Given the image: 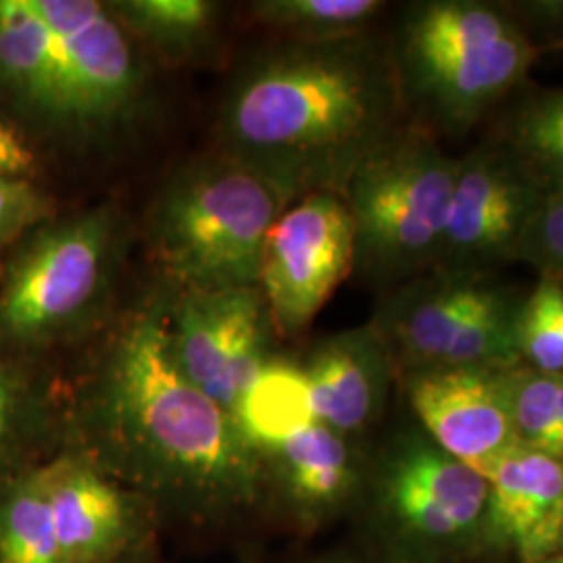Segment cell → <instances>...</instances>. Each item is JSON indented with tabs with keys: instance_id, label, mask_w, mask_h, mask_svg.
Here are the masks:
<instances>
[{
	"instance_id": "1",
	"label": "cell",
	"mask_w": 563,
	"mask_h": 563,
	"mask_svg": "<svg viewBox=\"0 0 563 563\" xmlns=\"http://www.w3.org/2000/svg\"><path fill=\"white\" fill-rule=\"evenodd\" d=\"M169 302H139L102 342L65 407V446L139 495L162 528L228 534L269 514L262 453L181 374Z\"/></svg>"
},
{
	"instance_id": "2",
	"label": "cell",
	"mask_w": 563,
	"mask_h": 563,
	"mask_svg": "<svg viewBox=\"0 0 563 563\" xmlns=\"http://www.w3.org/2000/svg\"><path fill=\"white\" fill-rule=\"evenodd\" d=\"M393 57L367 34L290 42L246 63L220 109V153L309 192H339L401 130Z\"/></svg>"
},
{
	"instance_id": "3",
	"label": "cell",
	"mask_w": 563,
	"mask_h": 563,
	"mask_svg": "<svg viewBox=\"0 0 563 563\" xmlns=\"http://www.w3.org/2000/svg\"><path fill=\"white\" fill-rule=\"evenodd\" d=\"M302 195L228 155L181 167L148 216V244L174 292L260 286L263 246Z\"/></svg>"
},
{
	"instance_id": "4",
	"label": "cell",
	"mask_w": 563,
	"mask_h": 563,
	"mask_svg": "<svg viewBox=\"0 0 563 563\" xmlns=\"http://www.w3.org/2000/svg\"><path fill=\"white\" fill-rule=\"evenodd\" d=\"M541 51L497 4L430 0L405 13L393 63L426 128L465 132L522 84Z\"/></svg>"
},
{
	"instance_id": "5",
	"label": "cell",
	"mask_w": 563,
	"mask_h": 563,
	"mask_svg": "<svg viewBox=\"0 0 563 563\" xmlns=\"http://www.w3.org/2000/svg\"><path fill=\"white\" fill-rule=\"evenodd\" d=\"M486 478L418 428L367 462L357 511L380 562L465 563L486 549Z\"/></svg>"
},
{
	"instance_id": "6",
	"label": "cell",
	"mask_w": 563,
	"mask_h": 563,
	"mask_svg": "<svg viewBox=\"0 0 563 563\" xmlns=\"http://www.w3.org/2000/svg\"><path fill=\"white\" fill-rule=\"evenodd\" d=\"M457 159L426 125L401 128L367 155L341 197L355 234V267L383 286H401L441 262Z\"/></svg>"
},
{
	"instance_id": "7",
	"label": "cell",
	"mask_w": 563,
	"mask_h": 563,
	"mask_svg": "<svg viewBox=\"0 0 563 563\" xmlns=\"http://www.w3.org/2000/svg\"><path fill=\"white\" fill-rule=\"evenodd\" d=\"M120 230L99 207L53 218L21 241L0 282V355H34L86 330L109 297Z\"/></svg>"
},
{
	"instance_id": "8",
	"label": "cell",
	"mask_w": 563,
	"mask_h": 563,
	"mask_svg": "<svg viewBox=\"0 0 563 563\" xmlns=\"http://www.w3.org/2000/svg\"><path fill=\"white\" fill-rule=\"evenodd\" d=\"M522 301L488 274L434 267L397 286L372 325L399 376L426 367H511L522 363L516 344Z\"/></svg>"
},
{
	"instance_id": "9",
	"label": "cell",
	"mask_w": 563,
	"mask_h": 563,
	"mask_svg": "<svg viewBox=\"0 0 563 563\" xmlns=\"http://www.w3.org/2000/svg\"><path fill=\"white\" fill-rule=\"evenodd\" d=\"M0 97L59 141L109 142L90 44L78 27L42 15L36 0H0Z\"/></svg>"
},
{
	"instance_id": "10",
	"label": "cell",
	"mask_w": 563,
	"mask_h": 563,
	"mask_svg": "<svg viewBox=\"0 0 563 563\" xmlns=\"http://www.w3.org/2000/svg\"><path fill=\"white\" fill-rule=\"evenodd\" d=\"M355 267V234L339 192H309L267 234L260 290L276 336L297 339Z\"/></svg>"
},
{
	"instance_id": "11",
	"label": "cell",
	"mask_w": 563,
	"mask_h": 563,
	"mask_svg": "<svg viewBox=\"0 0 563 563\" xmlns=\"http://www.w3.org/2000/svg\"><path fill=\"white\" fill-rule=\"evenodd\" d=\"M169 320L181 374L234 418L274 355L276 332L260 286L178 292L169 302Z\"/></svg>"
},
{
	"instance_id": "12",
	"label": "cell",
	"mask_w": 563,
	"mask_h": 563,
	"mask_svg": "<svg viewBox=\"0 0 563 563\" xmlns=\"http://www.w3.org/2000/svg\"><path fill=\"white\" fill-rule=\"evenodd\" d=\"M544 197L504 142L472 148L457 159L437 267L488 274L499 263L516 262L523 232Z\"/></svg>"
},
{
	"instance_id": "13",
	"label": "cell",
	"mask_w": 563,
	"mask_h": 563,
	"mask_svg": "<svg viewBox=\"0 0 563 563\" xmlns=\"http://www.w3.org/2000/svg\"><path fill=\"white\" fill-rule=\"evenodd\" d=\"M65 563H125L148 555L162 523L139 495L63 446L42 463Z\"/></svg>"
},
{
	"instance_id": "14",
	"label": "cell",
	"mask_w": 563,
	"mask_h": 563,
	"mask_svg": "<svg viewBox=\"0 0 563 563\" xmlns=\"http://www.w3.org/2000/svg\"><path fill=\"white\" fill-rule=\"evenodd\" d=\"M501 372L504 367L457 365L401 376L423 434L483 478L520 446Z\"/></svg>"
},
{
	"instance_id": "15",
	"label": "cell",
	"mask_w": 563,
	"mask_h": 563,
	"mask_svg": "<svg viewBox=\"0 0 563 563\" xmlns=\"http://www.w3.org/2000/svg\"><path fill=\"white\" fill-rule=\"evenodd\" d=\"M269 514L313 534L362 501L367 462L353 439L313 423L262 451Z\"/></svg>"
},
{
	"instance_id": "16",
	"label": "cell",
	"mask_w": 563,
	"mask_h": 563,
	"mask_svg": "<svg viewBox=\"0 0 563 563\" xmlns=\"http://www.w3.org/2000/svg\"><path fill=\"white\" fill-rule=\"evenodd\" d=\"M486 549L518 563L563 551V462L518 446L486 476Z\"/></svg>"
},
{
	"instance_id": "17",
	"label": "cell",
	"mask_w": 563,
	"mask_h": 563,
	"mask_svg": "<svg viewBox=\"0 0 563 563\" xmlns=\"http://www.w3.org/2000/svg\"><path fill=\"white\" fill-rule=\"evenodd\" d=\"M318 422L349 439L383 416L397 367L372 323L320 342L301 363Z\"/></svg>"
},
{
	"instance_id": "18",
	"label": "cell",
	"mask_w": 563,
	"mask_h": 563,
	"mask_svg": "<svg viewBox=\"0 0 563 563\" xmlns=\"http://www.w3.org/2000/svg\"><path fill=\"white\" fill-rule=\"evenodd\" d=\"M65 409L20 363L0 355V483L65 446Z\"/></svg>"
},
{
	"instance_id": "19",
	"label": "cell",
	"mask_w": 563,
	"mask_h": 563,
	"mask_svg": "<svg viewBox=\"0 0 563 563\" xmlns=\"http://www.w3.org/2000/svg\"><path fill=\"white\" fill-rule=\"evenodd\" d=\"M234 420L260 453L318 423L301 363L274 353L244 393Z\"/></svg>"
},
{
	"instance_id": "20",
	"label": "cell",
	"mask_w": 563,
	"mask_h": 563,
	"mask_svg": "<svg viewBox=\"0 0 563 563\" xmlns=\"http://www.w3.org/2000/svg\"><path fill=\"white\" fill-rule=\"evenodd\" d=\"M107 9L132 41L167 59L201 55L220 25V4L209 0H115Z\"/></svg>"
},
{
	"instance_id": "21",
	"label": "cell",
	"mask_w": 563,
	"mask_h": 563,
	"mask_svg": "<svg viewBox=\"0 0 563 563\" xmlns=\"http://www.w3.org/2000/svg\"><path fill=\"white\" fill-rule=\"evenodd\" d=\"M0 563H65L42 463L0 483Z\"/></svg>"
},
{
	"instance_id": "22",
	"label": "cell",
	"mask_w": 563,
	"mask_h": 563,
	"mask_svg": "<svg viewBox=\"0 0 563 563\" xmlns=\"http://www.w3.org/2000/svg\"><path fill=\"white\" fill-rule=\"evenodd\" d=\"M501 142L547 195L563 190V88L523 99Z\"/></svg>"
},
{
	"instance_id": "23",
	"label": "cell",
	"mask_w": 563,
	"mask_h": 563,
	"mask_svg": "<svg viewBox=\"0 0 563 563\" xmlns=\"http://www.w3.org/2000/svg\"><path fill=\"white\" fill-rule=\"evenodd\" d=\"M501 376L520 446L563 462V372L516 363Z\"/></svg>"
},
{
	"instance_id": "24",
	"label": "cell",
	"mask_w": 563,
	"mask_h": 563,
	"mask_svg": "<svg viewBox=\"0 0 563 563\" xmlns=\"http://www.w3.org/2000/svg\"><path fill=\"white\" fill-rule=\"evenodd\" d=\"M384 7L380 0H262L253 13L290 42H332L367 34Z\"/></svg>"
},
{
	"instance_id": "25",
	"label": "cell",
	"mask_w": 563,
	"mask_h": 563,
	"mask_svg": "<svg viewBox=\"0 0 563 563\" xmlns=\"http://www.w3.org/2000/svg\"><path fill=\"white\" fill-rule=\"evenodd\" d=\"M516 344L526 365L541 372H563V336L551 316L541 282L520 305Z\"/></svg>"
},
{
	"instance_id": "26",
	"label": "cell",
	"mask_w": 563,
	"mask_h": 563,
	"mask_svg": "<svg viewBox=\"0 0 563 563\" xmlns=\"http://www.w3.org/2000/svg\"><path fill=\"white\" fill-rule=\"evenodd\" d=\"M53 218L55 205L34 181L0 174V260Z\"/></svg>"
},
{
	"instance_id": "27",
	"label": "cell",
	"mask_w": 563,
	"mask_h": 563,
	"mask_svg": "<svg viewBox=\"0 0 563 563\" xmlns=\"http://www.w3.org/2000/svg\"><path fill=\"white\" fill-rule=\"evenodd\" d=\"M516 262L528 263L543 278L563 284V190L544 197L523 232Z\"/></svg>"
},
{
	"instance_id": "28",
	"label": "cell",
	"mask_w": 563,
	"mask_h": 563,
	"mask_svg": "<svg viewBox=\"0 0 563 563\" xmlns=\"http://www.w3.org/2000/svg\"><path fill=\"white\" fill-rule=\"evenodd\" d=\"M36 169V155L20 134V130L0 118V174L11 178L32 180Z\"/></svg>"
},
{
	"instance_id": "29",
	"label": "cell",
	"mask_w": 563,
	"mask_h": 563,
	"mask_svg": "<svg viewBox=\"0 0 563 563\" xmlns=\"http://www.w3.org/2000/svg\"><path fill=\"white\" fill-rule=\"evenodd\" d=\"M288 563H372L369 558L363 553L362 549L355 547H336L323 553H316L302 560H295Z\"/></svg>"
},
{
	"instance_id": "30",
	"label": "cell",
	"mask_w": 563,
	"mask_h": 563,
	"mask_svg": "<svg viewBox=\"0 0 563 563\" xmlns=\"http://www.w3.org/2000/svg\"><path fill=\"white\" fill-rule=\"evenodd\" d=\"M534 563H563V551L555 553V555H549V558H544V560H541V562Z\"/></svg>"
},
{
	"instance_id": "31",
	"label": "cell",
	"mask_w": 563,
	"mask_h": 563,
	"mask_svg": "<svg viewBox=\"0 0 563 563\" xmlns=\"http://www.w3.org/2000/svg\"><path fill=\"white\" fill-rule=\"evenodd\" d=\"M125 563H148V555H144V558H139V560H132V562Z\"/></svg>"
}]
</instances>
